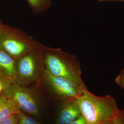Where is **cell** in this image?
<instances>
[{
    "mask_svg": "<svg viewBox=\"0 0 124 124\" xmlns=\"http://www.w3.org/2000/svg\"><path fill=\"white\" fill-rule=\"evenodd\" d=\"M76 101L87 124H107L113 121L120 110L115 99L111 95L98 96L87 88Z\"/></svg>",
    "mask_w": 124,
    "mask_h": 124,
    "instance_id": "obj_1",
    "label": "cell"
},
{
    "mask_svg": "<svg viewBox=\"0 0 124 124\" xmlns=\"http://www.w3.org/2000/svg\"><path fill=\"white\" fill-rule=\"evenodd\" d=\"M44 58L46 70L70 80L82 89L87 88L81 78L80 62L75 55L44 46Z\"/></svg>",
    "mask_w": 124,
    "mask_h": 124,
    "instance_id": "obj_2",
    "label": "cell"
},
{
    "mask_svg": "<svg viewBox=\"0 0 124 124\" xmlns=\"http://www.w3.org/2000/svg\"><path fill=\"white\" fill-rule=\"evenodd\" d=\"M44 46L37 42L30 51L15 60V83L29 86L40 82L46 70Z\"/></svg>",
    "mask_w": 124,
    "mask_h": 124,
    "instance_id": "obj_3",
    "label": "cell"
},
{
    "mask_svg": "<svg viewBox=\"0 0 124 124\" xmlns=\"http://www.w3.org/2000/svg\"><path fill=\"white\" fill-rule=\"evenodd\" d=\"M37 42L23 31L2 25L0 31V48L15 60L30 51Z\"/></svg>",
    "mask_w": 124,
    "mask_h": 124,
    "instance_id": "obj_4",
    "label": "cell"
},
{
    "mask_svg": "<svg viewBox=\"0 0 124 124\" xmlns=\"http://www.w3.org/2000/svg\"><path fill=\"white\" fill-rule=\"evenodd\" d=\"M33 85H21L14 83L5 86L3 92L13 100L21 111L39 117L42 103L38 91Z\"/></svg>",
    "mask_w": 124,
    "mask_h": 124,
    "instance_id": "obj_5",
    "label": "cell"
},
{
    "mask_svg": "<svg viewBox=\"0 0 124 124\" xmlns=\"http://www.w3.org/2000/svg\"><path fill=\"white\" fill-rule=\"evenodd\" d=\"M40 82L46 88L63 101L77 99L85 90L79 87L67 79L53 75L46 70Z\"/></svg>",
    "mask_w": 124,
    "mask_h": 124,
    "instance_id": "obj_6",
    "label": "cell"
},
{
    "mask_svg": "<svg viewBox=\"0 0 124 124\" xmlns=\"http://www.w3.org/2000/svg\"><path fill=\"white\" fill-rule=\"evenodd\" d=\"M15 59L0 48V80L5 87L15 83Z\"/></svg>",
    "mask_w": 124,
    "mask_h": 124,
    "instance_id": "obj_7",
    "label": "cell"
},
{
    "mask_svg": "<svg viewBox=\"0 0 124 124\" xmlns=\"http://www.w3.org/2000/svg\"><path fill=\"white\" fill-rule=\"evenodd\" d=\"M76 99L63 101L56 124H70L81 116Z\"/></svg>",
    "mask_w": 124,
    "mask_h": 124,
    "instance_id": "obj_8",
    "label": "cell"
},
{
    "mask_svg": "<svg viewBox=\"0 0 124 124\" xmlns=\"http://www.w3.org/2000/svg\"><path fill=\"white\" fill-rule=\"evenodd\" d=\"M20 111L13 100L2 91L0 94V123Z\"/></svg>",
    "mask_w": 124,
    "mask_h": 124,
    "instance_id": "obj_9",
    "label": "cell"
},
{
    "mask_svg": "<svg viewBox=\"0 0 124 124\" xmlns=\"http://www.w3.org/2000/svg\"><path fill=\"white\" fill-rule=\"evenodd\" d=\"M27 1L36 13L43 12L49 7L51 3V0H27Z\"/></svg>",
    "mask_w": 124,
    "mask_h": 124,
    "instance_id": "obj_10",
    "label": "cell"
},
{
    "mask_svg": "<svg viewBox=\"0 0 124 124\" xmlns=\"http://www.w3.org/2000/svg\"><path fill=\"white\" fill-rule=\"evenodd\" d=\"M18 124H39L36 120L20 111L17 114Z\"/></svg>",
    "mask_w": 124,
    "mask_h": 124,
    "instance_id": "obj_11",
    "label": "cell"
},
{
    "mask_svg": "<svg viewBox=\"0 0 124 124\" xmlns=\"http://www.w3.org/2000/svg\"><path fill=\"white\" fill-rule=\"evenodd\" d=\"M113 124H124V110L120 109L118 113L113 120Z\"/></svg>",
    "mask_w": 124,
    "mask_h": 124,
    "instance_id": "obj_12",
    "label": "cell"
},
{
    "mask_svg": "<svg viewBox=\"0 0 124 124\" xmlns=\"http://www.w3.org/2000/svg\"><path fill=\"white\" fill-rule=\"evenodd\" d=\"M115 81L116 84L123 89L124 92V69L116 77Z\"/></svg>",
    "mask_w": 124,
    "mask_h": 124,
    "instance_id": "obj_13",
    "label": "cell"
},
{
    "mask_svg": "<svg viewBox=\"0 0 124 124\" xmlns=\"http://www.w3.org/2000/svg\"><path fill=\"white\" fill-rule=\"evenodd\" d=\"M0 124H18V118L17 114L11 116L5 120Z\"/></svg>",
    "mask_w": 124,
    "mask_h": 124,
    "instance_id": "obj_14",
    "label": "cell"
},
{
    "mask_svg": "<svg viewBox=\"0 0 124 124\" xmlns=\"http://www.w3.org/2000/svg\"><path fill=\"white\" fill-rule=\"evenodd\" d=\"M70 124H87L84 118L81 115L79 118Z\"/></svg>",
    "mask_w": 124,
    "mask_h": 124,
    "instance_id": "obj_15",
    "label": "cell"
},
{
    "mask_svg": "<svg viewBox=\"0 0 124 124\" xmlns=\"http://www.w3.org/2000/svg\"><path fill=\"white\" fill-rule=\"evenodd\" d=\"M4 87L5 85L0 80V94L2 93Z\"/></svg>",
    "mask_w": 124,
    "mask_h": 124,
    "instance_id": "obj_16",
    "label": "cell"
},
{
    "mask_svg": "<svg viewBox=\"0 0 124 124\" xmlns=\"http://www.w3.org/2000/svg\"><path fill=\"white\" fill-rule=\"evenodd\" d=\"M100 1H120L124 2V0H98Z\"/></svg>",
    "mask_w": 124,
    "mask_h": 124,
    "instance_id": "obj_17",
    "label": "cell"
},
{
    "mask_svg": "<svg viewBox=\"0 0 124 124\" xmlns=\"http://www.w3.org/2000/svg\"><path fill=\"white\" fill-rule=\"evenodd\" d=\"M106 124H113V121H111V122H108V123Z\"/></svg>",
    "mask_w": 124,
    "mask_h": 124,
    "instance_id": "obj_18",
    "label": "cell"
},
{
    "mask_svg": "<svg viewBox=\"0 0 124 124\" xmlns=\"http://www.w3.org/2000/svg\"><path fill=\"white\" fill-rule=\"evenodd\" d=\"M2 25V23H0V30H1V28Z\"/></svg>",
    "mask_w": 124,
    "mask_h": 124,
    "instance_id": "obj_19",
    "label": "cell"
}]
</instances>
